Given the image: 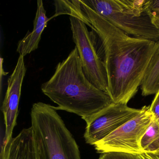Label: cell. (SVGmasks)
<instances>
[{"label":"cell","instance_id":"8992f818","mask_svg":"<svg viewBox=\"0 0 159 159\" xmlns=\"http://www.w3.org/2000/svg\"><path fill=\"white\" fill-rule=\"evenodd\" d=\"M141 109L138 115L95 144L97 151L101 153L109 152L136 154L142 153L140 141L154 117L150 111L149 107Z\"/></svg>","mask_w":159,"mask_h":159},{"label":"cell","instance_id":"277c9868","mask_svg":"<svg viewBox=\"0 0 159 159\" xmlns=\"http://www.w3.org/2000/svg\"><path fill=\"white\" fill-rule=\"evenodd\" d=\"M114 26L128 35L159 41V30L148 10V0H83Z\"/></svg>","mask_w":159,"mask_h":159},{"label":"cell","instance_id":"7a4b0ae2","mask_svg":"<svg viewBox=\"0 0 159 159\" xmlns=\"http://www.w3.org/2000/svg\"><path fill=\"white\" fill-rule=\"evenodd\" d=\"M41 90L57 105L56 110L77 114L86 123L114 103L107 93L86 78L76 47L57 64L51 79L42 84Z\"/></svg>","mask_w":159,"mask_h":159},{"label":"cell","instance_id":"52a82bcc","mask_svg":"<svg viewBox=\"0 0 159 159\" xmlns=\"http://www.w3.org/2000/svg\"><path fill=\"white\" fill-rule=\"evenodd\" d=\"M141 110L142 109L129 107L125 104L113 103L86 123L84 135L85 142L94 146L124 124L134 118Z\"/></svg>","mask_w":159,"mask_h":159},{"label":"cell","instance_id":"2e32d148","mask_svg":"<svg viewBox=\"0 0 159 159\" xmlns=\"http://www.w3.org/2000/svg\"><path fill=\"white\" fill-rule=\"evenodd\" d=\"M138 159H159V154H153L147 152H142L137 154Z\"/></svg>","mask_w":159,"mask_h":159},{"label":"cell","instance_id":"7c38bea8","mask_svg":"<svg viewBox=\"0 0 159 159\" xmlns=\"http://www.w3.org/2000/svg\"><path fill=\"white\" fill-rule=\"evenodd\" d=\"M140 146L143 152L159 154V124L154 118L142 136Z\"/></svg>","mask_w":159,"mask_h":159},{"label":"cell","instance_id":"ba28073f","mask_svg":"<svg viewBox=\"0 0 159 159\" xmlns=\"http://www.w3.org/2000/svg\"><path fill=\"white\" fill-rule=\"evenodd\" d=\"M24 57L19 55L16 66L8 80V88L1 109L5 125L4 143L12 138V133L16 124L18 107L22 84L26 73Z\"/></svg>","mask_w":159,"mask_h":159},{"label":"cell","instance_id":"e0dca14e","mask_svg":"<svg viewBox=\"0 0 159 159\" xmlns=\"http://www.w3.org/2000/svg\"><path fill=\"white\" fill-rule=\"evenodd\" d=\"M152 20L153 25L159 30V15L152 17Z\"/></svg>","mask_w":159,"mask_h":159},{"label":"cell","instance_id":"30bf717a","mask_svg":"<svg viewBox=\"0 0 159 159\" xmlns=\"http://www.w3.org/2000/svg\"><path fill=\"white\" fill-rule=\"evenodd\" d=\"M142 95L156 94L159 91V50L155 54L141 82Z\"/></svg>","mask_w":159,"mask_h":159},{"label":"cell","instance_id":"5bb4252c","mask_svg":"<svg viewBox=\"0 0 159 159\" xmlns=\"http://www.w3.org/2000/svg\"><path fill=\"white\" fill-rule=\"evenodd\" d=\"M149 110L153 115L154 120L159 124V91L156 94L155 98L149 107Z\"/></svg>","mask_w":159,"mask_h":159},{"label":"cell","instance_id":"6da1fadb","mask_svg":"<svg viewBox=\"0 0 159 159\" xmlns=\"http://www.w3.org/2000/svg\"><path fill=\"white\" fill-rule=\"evenodd\" d=\"M80 1L90 27L99 39L107 77V93L113 103L127 105L159 50V41L131 37Z\"/></svg>","mask_w":159,"mask_h":159},{"label":"cell","instance_id":"5b68a950","mask_svg":"<svg viewBox=\"0 0 159 159\" xmlns=\"http://www.w3.org/2000/svg\"><path fill=\"white\" fill-rule=\"evenodd\" d=\"M70 21L72 39L85 76L97 88L107 93V77L100 48L98 49L96 33L89 31L87 25L76 17L70 16Z\"/></svg>","mask_w":159,"mask_h":159},{"label":"cell","instance_id":"4fadbf2b","mask_svg":"<svg viewBox=\"0 0 159 159\" xmlns=\"http://www.w3.org/2000/svg\"><path fill=\"white\" fill-rule=\"evenodd\" d=\"M98 159H138V158L136 154L120 152H109L102 153Z\"/></svg>","mask_w":159,"mask_h":159},{"label":"cell","instance_id":"9a60e30c","mask_svg":"<svg viewBox=\"0 0 159 159\" xmlns=\"http://www.w3.org/2000/svg\"><path fill=\"white\" fill-rule=\"evenodd\" d=\"M148 8L152 17L159 15V0H148Z\"/></svg>","mask_w":159,"mask_h":159},{"label":"cell","instance_id":"8fae6325","mask_svg":"<svg viewBox=\"0 0 159 159\" xmlns=\"http://www.w3.org/2000/svg\"><path fill=\"white\" fill-rule=\"evenodd\" d=\"M56 12L51 18L61 15H68L70 16L76 17L83 21L88 26H90L89 20L84 12L80 1H55Z\"/></svg>","mask_w":159,"mask_h":159},{"label":"cell","instance_id":"3957f363","mask_svg":"<svg viewBox=\"0 0 159 159\" xmlns=\"http://www.w3.org/2000/svg\"><path fill=\"white\" fill-rule=\"evenodd\" d=\"M30 115L37 159H81L79 146L55 107L38 102Z\"/></svg>","mask_w":159,"mask_h":159},{"label":"cell","instance_id":"9c48e42d","mask_svg":"<svg viewBox=\"0 0 159 159\" xmlns=\"http://www.w3.org/2000/svg\"><path fill=\"white\" fill-rule=\"evenodd\" d=\"M37 12L34 21V28L31 32L29 31L17 44L16 52L25 57L39 48L42 34L50 19L46 16L43 2L41 0L37 2Z\"/></svg>","mask_w":159,"mask_h":159}]
</instances>
